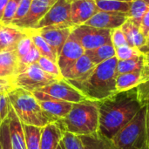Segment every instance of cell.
I'll use <instances>...</instances> for the list:
<instances>
[{
    "label": "cell",
    "instance_id": "cell-27",
    "mask_svg": "<svg viewBox=\"0 0 149 149\" xmlns=\"http://www.w3.org/2000/svg\"><path fill=\"white\" fill-rule=\"evenodd\" d=\"M23 128L26 149H40L42 127L23 124Z\"/></svg>",
    "mask_w": 149,
    "mask_h": 149
},
{
    "label": "cell",
    "instance_id": "cell-33",
    "mask_svg": "<svg viewBox=\"0 0 149 149\" xmlns=\"http://www.w3.org/2000/svg\"><path fill=\"white\" fill-rule=\"evenodd\" d=\"M60 145L63 149H84L79 136L66 132L63 133Z\"/></svg>",
    "mask_w": 149,
    "mask_h": 149
},
{
    "label": "cell",
    "instance_id": "cell-30",
    "mask_svg": "<svg viewBox=\"0 0 149 149\" xmlns=\"http://www.w3.org/2000/svg\"><path fill=\"white\" fill-rule=\"evenodd\" d=\"M38 65L40 66V68L43 71H45L48 74L54 76L58 79H63L60 69H59L57 62H54L45 57L41 56L38 61Z\"/></svg>",
    "mask_w": 149,
    "mask_h": 149
},
{
    "label": "cell",
    "instance_id": "cell-7",
    "mask_svg": "<svg viewBox=\"0 0 149 149\" xmlns=\"http://www.w3.org/2000/svg\"><path fill=\"white\" fill-rule=\"evenodd\" d=\"M72 33L75 36L85 51L93 50L106 44L112 43L111 30L81 24L74 26Z\"/></svg>",
    "mask_w": 149,
    "mask_h": 149
},
{
    "label": "cell",
    "instance_id": "cell-48",
    "mask_svg": "<svg viewBox=\"0 0 149 149\" xmlns=\"http://www.w3.org/2000/svg\"><path fill=\"white\" fill-rule=\"evenodd\" d=\"M0 149H3L2 148V145H1V143H0Z\"/></svg>",
    "mask_w": 149,
    "mask_h": 149
},
{
    "label": "cell",
    "instance_id": "cell-32",
    "mask_svg": "<svg viewBox=\"0 0 149 149\" xmlns=\"http://www.w3.org/2000/svg\"><path fill=\"white\" fill-rule=\"evenodd\" d=\"M20 1L21 0H9L5 9H4L3 17L0 20V24L2 25H10L11 24Z\"/></svg>",
    "mask_w": 149,
    "mask_h": 149
},
{
    "label": "cell",
    "instance_id": "cell-43",
    "mask_svg": "<svg viewBox=\"0 0 149 149\" xmlns=\"http://www.w3.org/2000/svg\"><path fill=\"white\" fill-rule=\"evenodd\" d=\"M146 107V141L143 149H149V105Z\"/></svg>",
    "mask_w": 149,
    "mask_h": 149
},
{
    "label": "cell",
    "instance_id": "cell-37",
    "mask_svg": "<svg viewBox=\"0 0 149 149\" xmlns=\"http://www.w3.org/2000/svg\"><path fill=\"white\" fill-rule=\"evenodd\" d=\"M31 1L32 0H21L20 1L18 7H17V10L16 11V14L14 16V18H13L10 25H14V24H17L27 15L29 9H30V6H31Z\"/></svg>",
    "mask_w": 149,
    "mask_h": 149
},
{
    "label": "cell",
    "instance_id": "cell-42",
    "mask_svg": "<svg viewBox=\"0 0 149 149\" xmlns=\"http://www.w3.org/2000/svg\"><path fill=\"white\" fill-rule=\"evenodd\" d=\"M141 29L142 31V32L144 33V35L147 37L148 33L149 31V8L147 10L146 14L144 15L141 23Z\"/></svg>",
    "mask_w": 149,
    "mask_h": 149
},
{
    "label": "cell",
    "instance_id": "cell-28",
    "mask_svg": "<svg viewBox=\"0 0 149 149\" xmlns=\"http://www.w3.org/2000/svg\"><path fill=\"white\" fill-rule=\"evenodd\" d=\"M143 55V54H142ZM142 55L139 58L127 59V60H118L117 62V75L134 72H141L143 60Z\"/></svg>",
    "mask_w": 149,
    "mask_h": 149
},
{
    "label": "cell",
    "instance_id": "cell-3",
    "mask_svg": "<svg viewBox=\"0 0 149 149\" xmlns=\"http://www.w3.org/2000/svg\"><path fill=\"white\" fill-rule=\"evenodd\" d=\"M61 130L78 136L99 133V107L97 101L86 100L75 103L69 113L57 120Z\"/></svg>",
    "mask_w": 149,
    "mask_h": 149
},
{
    "label": "cell",
    "instance_id": "cell-25",
    "mask_svg": "<svg viewBox=\"0 0 149 149\" xmlns=\"http://www.w3.org/2000/svg\"><path fill=\"white\" fill-rule=\"evenodd\" d=\"M134 0H95L99 10L109 12H120L128 15Z\"/></svg>",
    "mask_w": 149,
    "mask_h": 149
},
{
    "label": "cell",
    "instance_id": "cell-10",
    "mask_svg": "<svg viewBox=\"0 0 149 149\" xmlns=\"http://www.w3.org/2000/svg\"><path fill=\"white\" fill-rule=\"evenodd\" d=\"M41 107L56 120L65 118L72 107V103L59 100L39 91L32 92Z\"/></svg>",
    "mask_w": 149,
    "mask_h": 149
},
{
    "label": "cell",
    "instance_id": "cell-19",
    "mask_svg": "<svg viewBox=\"0 0 149 149\" xmlns=\"http://www.w3.org/2000/svg\"><path fill=\"white\" fill-rule=\"evenodd\" d=\"M121 28L126 35L128 45L140 50L146 45L147 37L142 32L141 24L128 17V19L122 24Z\"/></svg>",
    "mask_w": 149,
    "mask_h": 149
},
{
    "label": "cell",
    "instance_id": "cell-13",
    "mask_svg": "<svg viewBox=\"0 0 149 149\" xmlns=\"http://www.w3.org/2000/svg\"><path fill=\"white\" fill-rule=\"evenodd\" d=\"M128 17V15L126 13L98 10L84 24L100 29L113 30L121 27Z\"/></svg>",
    "mask_w": 149,
    "mask_h": 149
},
{
    "label": "cell",
    "instance_id": "cell-47",
    "mask_svg": "<svg viewBox=\"0 0 149 149\" xmlns=\"http://www.w3.org/2000/svg\"><path fill=\"white\" fill-rule=\"evenodd\" d=\"M0 97H1V95H0ZM2 123H3V120H2V119H1V115H0V127H1V125H2Z\"/></svg>",
    "mask_w": 149,
    "mask_h": 149
},
{
    "label": "cell",
    "instance_id": "cell-34",
    "mask_svg": "<svg viewBox=\"0 0 149 149\" xmlns=\"http://www.w3.org/2000/svg\"><path fill=\"white\" fill-rule=\"evenodd\" d=\"M111 41L114 48L127 45V39L121 27L111 30Z\"/></svg>",
    "mask_w": 149,
    "mask_h": 149
},
{
    "label": "cell",
    "instance_id": "cell-39",
    "mask_svg": "<svg viewBox=\"0 0 149 149\" xmlns=\"http://www.w3.org/2000/svg\"><path fill=\"white\" fill-rule=\"evenodd\" d=\"M10 108H11V105L10 103L8 95L7 94L1 95V97H0V115H1V119L3 121L8 118Z\"/></svg>",
    "mask_w": 149,
    "mask_h": 149
},
{
    "label": "cell",
    "instance_id": "cell-24",
    "mask_svg": "<svg viewBox=\"0 0 149 149\" xmlns=\"http://www.w3.org/2000/svg\"><path fill=\"white\" fill-rule=\"evenodd\" d=\"M85 54L92 60V62L97 65L104 61H107L115 57V48L112 43L106 44L98 48L88 50L85 52Z\"/></svg>",
    "mask_w": 149,
    "mask_h": 149
},
{
    "label": "cell",
    "instance_id": "cell-9",
    "mask_svg": "<svg viewBox=\"0 0 149 149\" xmlns=\"http://www.w3.org/2000/svg\"><path fill=\"white\" fill-rule=\"evenodd\" d=\"M36 91L45 93L55 99L72 104L89 100L79 89L64 79H58L55 82Z\"/></svg>",
    "mask_w": 149,
    "mask_h": 149
},
{
    "label": "cell",
    "instance_id": "cell-4",
    "mask_svg": "<svg viewBox=\"0 0 149 149\" xmlns=\"http://www.w3.org/2000/svg\"><path fill=\"white\" fill-rule=\"evenodd\" d=\"M11 107L24 125L44 127L57 121L39 105L31 92L17 87L8 94Z\"/></svg>",
    "mask_w": 149,
    "mask_h": 149
},
{
    "label": "cell",
    "instance_id": "cell-12",
    "mask_svg": "<svg viewBox=\"0 0 149 149\" xmlns=\"http://www.w3.org/2000/svg\"><path fill=\"white\" fill-rule=\"evenodd\" d=\"M85 49L77 40L75 36L71 32L68 39L65 43L60 53L58 56V65L61 74L67 70L75 61L85 54Z\"/></svg>",
    "mask_w": 149,
    "mask_h": 149
},
{
    "label": "cell",
    "instance_id": "cell-14",
    "mask_svg": "<svg viewBox=\"0 0 149 149\" xmlns=\"http://www.w3.org/2000/svg\"><path fill=\"white\" fill-rule=\"evenodd\" d=\"M73 27H45L35 31L40 34L58 56Z\"/></svg>",
    "mask_w": 149,
    "mask_h": 149
},
{
    "label": "cell",
    "instance_id": "cell-38",
    "mask_svg": "<svg viewBox=\"0 0 149 149\" xmlns=\"http://www.w3.org/2000/svg\"><path fill=\"white\" fill-rule=\"evenodd\" d=\"M135 89H136L137 98L141 105L142 107L147 106L149 100V80L143 84H141Z\"/></svg>",
    "mask_w": 149,
    "mask_h": 149
},
{
    "label": "cell",
    "instance_id": "cell-49",
    "mask_svg": "<svg viewBox=\"0 0 149 149\" xmlns=\"http://www.w3.org/2000/svg\"><path fill=\"white\" fill-rule=\"evenodd\" d=\"M1 25H2V24H0V27H1Z\"/></svg>",
    "mask_w": 149,
    "mask_h": 149
},
{
    "label": "cell",
    "instance_id": "cell-45",
    "mask_svg": "<svg viewBox=\"0 0 149 149\" xmlns=\"http://www.w3.org/2000/svg\"><path fill=\"white\" fill-rule=\"evenodd\" d=\"M140 51L142 52V53H147V52H149V31L147 35V42H146V45L141 47L140 49Z\"/></svg>",
    "mask_w": 149,
    "mask_h": 149
},
{
    "label": "cell",
    "instance_id": "cell-31",
    "mask_svg": "<svg viewBox=\"0 0 149 149\" xmlns=\"http://www.w3.org/2000/svg\"><path fill=\"white\" fill-rule=\"evenodd\" d=\"M143 53L137 48L132 47L130 45H123L115 48V57L118 60H127L131 58H139Z\"/></svg>",
    "mask_w": 149,
    "mask_h": 149
},
{
    "label": "cell",
    "instance_id": "cell-46",
    "mask_svg": "<svg viewBox=\"0 0 149 149\" xmlns=\"http://www.w3.org/2000/svg\"><path fill=\"white\" fill-rule=\"evenodd\" d=\"M57 149H63V148H62V146L60 145V143H59V145H58V147L57 148Z\"/></svg>",
    "mask_w": 149,
    "mask_h": 149
},
{
    "label": "cell",
    "instance_id": "cell-23",
    "mask_svg": "<svg viewBox=\"0 0 149 149\" xmlns=\"http://www.w3.org/2000/svg\"><path fill=\"white\" fill-rule=\"evenodd\" d=\"M84 149H117L114 143L111 139H108L100 133L79 136Z\"/></svg>",
    "mask_w": 149,
    "mask_h": 149
},
{
    "label": "cell",
    "instance_id": "cell-44",
    "mask_svg": "<svg viewBox=\"0 0 149 149\" xmlns=\"http://www.w3.org/2000/svg\"><path fill=\"white\" fill-rule=\"evenodd\" d=\"M9 2V0H0V20L3 17L4 9L7 5V3Z\"/></svg>",
    "mask_w": 149,
    "mask_h": 149
},
{
    "label": "cell",
    "instance_id": "cell-26",
    "mask_svg": "<svg viewBox=\"0 0 149 149\" xmlns=\"http://www.w3.org/2000/svg\"><path fill=\"white\" fill-rule=\"evenodd\" d=\"M28 33L32 40V43L38 50L41 56L45 57L54 62L58 60V55L54 52V50L51 47V45L38 34L35 30H27Z\"/></svg>",
    "mask_w": 149,
    "mask_h": 149
},
{
    "label": "cell",
    "instance_id": "cell-16",
    "mask_svg": "<svg viewBox=\"0 0 149 149\" xmlns=\"http://www.w3.org/2000/svg\"><path fill=\"white\" fill-rule=\"evenodd\" d=\"M28 36V31L14 25H1L0 27V52L15 51L19 41Z\"/></svg>",
    "mask_w": 149,
    "mask_h": 149
},
{
    "label": "cell",
    "instance_id": "cell-36",
    "mask_svg": "<svg viewBox=\"0 0 149 149\" xmlns=\"http://www.w3.org/2000/svg\"><path fill=\"white\" fill-rule=\"evenodd\" d=\"M32 45H33L32 40H31V37H30V35L28 33V36L24 37V38H22L19 41V43L17 44V48L15 50L18 59L23 58L24 56H25L30 52V50L31 49Z\"/></svg>",
    "mask_w": 149,
    "mask_h": 149
},
{
    "label": "cell",
    "instance_id": "cell-21",
    "mask_svg": "<svg viewBox=\"0 0 149 149\" xmlns=\"http://www.w3.org/2000/svg\"><path fill=\"white\" fill-rule=\"evenodd\" d=\"M19 72V60L15 51L0 52V78H13Z\"/></svg>",
    "mask_w": 149,
    "mask_h": 149
},
{
    "label": "cell",
    "instance_id": "cell-20",
    "mask_svg": "<svg viewBox=\"0 0 149 149\" xmlns=\"http://www.w3.org/2000/svg\"><path fill=\"white\" fill-rule=\"evenodd\" d=\"M63 137V131L57 121L42 128L40 149H57Z\"/></svg>",
    "mask_w": 149,
    "mask_h": 149
},
{
    "label": "cell",
    "instance_id": "cell-35",
    "mask_svg": "<svg viewBox=\"0 0 149 149\" xmlns=\"http://www.w3.org/2000/svg\"><path fill=\"white\" fill-rule=\"evenodd\" d=\"M0 143L3 149H12L10 138V131H9V121L8 118L3 121L0 127Z\"/></svg>",
    "mask_w": 149,
    "mask_h": 149
},
{
    "label": "cell",
    "instance_id": "cell-5",
    "mask_svg": "<svg viewBox=\"0 0 149 149\" xmlns=\"http://www.w3.org/2000/svg\"><path fill=\"white\" fill-rule=\"evenodd\" d=\"M117 149H143L146 141V107L112 139Z\"/></svg>",
    "mask_w": 149,
    "mask_h": 149
},
{
    "label": "cell",
    "instance_id": "cell-22",
    "mask_svg": "<svg viewBox=\"0 0 149 149\" xmlns=\"http://www.w3.org/2000/svg\"><path fill=\"white\" fill-rule=\"evenodd\" d=\"M141 72H128L118 74L116 77V90L117 93L127 92L136 88L141 83Z\"/></svg>",
    "mask_w": 149,
    "mask_h": 149
},
{
    "label": "cell",
    "instance_id": "cell-15",
    "mask_svg": "<svg viewBox=\"0 0 149 149\" xmlns=\"http://www.w3.org/2000/svg\"><path fill=\"white\" fill-rule=\"evenodd\" d=\"M98 10L95 0H72L71 3V21L74 26L84 24Z\"/></svg>",
    "mask_w": 149,
    "mask_h": 149
},
{
    "label": "cell",
    "instance_id": "cell-1",
    "mask_svg": "<svg viewBox=\"0 0 149 149\" xmlns=\"http://www.w3.org/2000/svg\"><path fill=\"white\" fill-rule=\"evenodd\" d=\"M98 107L99 133L111 140L143 107L138 100L135 88L99 101Z\"/></svg>",
    "mask_w": 149,
    "mask_h": 149
},
{
    "label": "cell",
    "instance_id": "cell-11",
    "mask_svg": "<svg viewBox=\"0 0 149 149\" xmlns=\"http://www.w3.org/2000/svg\"><path fill=\"white\" fill-rule=\"evenodd\" d=\"M58 0H32L27 15L14 26L23 30H33L42 17Z\"/></svg>",
    "mask_w": 149,
    "mask_h": 149
},
{
    "label": "cell",
    "instance_id": "cell-40",
    "mask_svg": "<svg viewBox=\"0 0 149 149\" xmlns=\"http://www.w3.org/2000/svg\"><path fill=\"white\" fill-rule=\"evenodd\" d=\"M13 78H0V95L8 94L17 88Z\"/></svg>",
    "mask_w": 149,
    "mask_h": 149
},
{
    "label": "cell",
    "instance_id": "cell-17",
    "mask_svg": "<svg viewBox=\"0 0 149 149\" xmlns=\"http://www.w3.org/2000/svg\"><path fill=\"white\" fill-rule=\"evenodd\" d=\"M94 67L95 65L86 54H84L67 70L62 72V77L67 81L80 80L87 76Z\"/></svg>",
    "mask_w": 149,
    "mask_h": 149
},
{
    "label": "cell",
    "instance_id": "cell-29",
    "mask_svg": "<svg viewBox=\"0 0 149 149\" xmlns=\"http://www.w3.org/2000/svg\"><path fill=\"white\" fill-rule=\"evenodd\" d=\"M148 8L149 0H134L128 12V17L141 24V20Z\"/></svg>",
    "mask_w": 149,
    "mask_h": 149
},
{
    "label": "cell",
    "instance_id": "cell-8",
    "mask_svg": "<svg viewBox=\"0 0 149 149\" xmlns=\"http://www.w3.org/2000/svg\"><path fill=\"white\" fill-rule=\"evenodd\" d=\"M72 0H58L42 17L33 30L45 27H73L71 21V3Z\"/></svg>",
    "mask_w": 149,
    "mask_h": 149
},
{
    "label": "cell",
    "instance_id": "cell-41",
    "mask_svg": "<svg viewBox=\"0 0 149 149\" xmlns=\"http://www.w3.org/2000/svg\"><path fill=\"white\" fill-rule=\"evenodd\" d=\"M142 69H141V83L143 84L149 80V52L143 53L142 55Z\"/></svg>",
    "mask_w": 149,
    "mask_h": 149
},
{
    "label": "cell",
    "instance_id": "cell-18",
    "mask_svg": "<svg viewBox=\"0 0 149 149\" xmlns=\"http://www.w3.org/2000/svg\"><path fill=\"white\" fill-rule=\"evenodd\" d=\"M8 121L12 149H26L23 123L20 121L12 107L8 116Z\"/></svg>",
    "mask_w": 149,
    "mask_h": 149
},
{
    "label": "cell",
    "instance_id": "cell-2",
    "mask_svg": "<svg viewBox=\"0 0 149 149\" xmlns=\"http://www.w3.org/2000/svg\"><path fill=\"white\" fill-rule=\"evenodd\" d=\"M117 62V58L113 57L95 65L84 79L68 82L79 89L89 100L99 102L107 100L118 93L116 90Z\"/></svg>",
    "mask_w": 149,
    "mask_h": 149
},
{
    "label": "cell",
    "instance_id": "cell-6",
    "mask_svg": "<svg viewBox=\"0 0 149 149\" xmlns=\"http://www.w3.org/2000/svg\"><path fill=\"white\" fill-rule=\"evenodd\" d=\"M58 79H60L52 76L43 71L38 63L27 66L13 78L14 84L17 87L23 88L31 93L45 87Z\"/></svg>",
    "mask_w": 149,
    "mask_h": 149
}]
</instances>
